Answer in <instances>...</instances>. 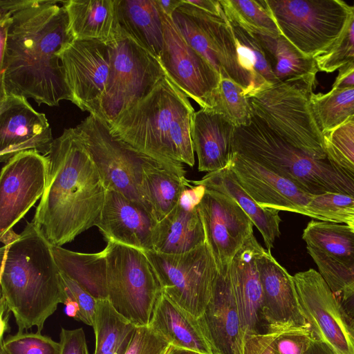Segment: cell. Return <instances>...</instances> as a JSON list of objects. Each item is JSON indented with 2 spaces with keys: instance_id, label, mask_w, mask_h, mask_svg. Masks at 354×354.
Here are the masks:
<instances>
[{
  "instance_id": "39",
  "label": "cell",
  "mask_w": 354,
  "mask_h": 354,
  "mask_svg": "<svg viewBox=\"0 0 354 354\" xmlns=\"http://www.w3.org/2000/svg\"><path fill=\"white\" fill-rule=\"evenodd\" d=\"M8 354H59V342L41 333L17 332L1 339Z\"/></svg>"
},
{
  "instance_id": "53",
  "label": "cell",
  "mask_w": 354,
  "mask_h": 354,
  "mask_svg": "<svg viewBox=\"0 0 354 354\" xmlns=\"http://www.w3.org/2000/svg\"><path fill=\"white\" fill-rule=\"evenodd\" d=\"M169 354H199V353L194 352V351H188V350L177 348H175L171 346Z\"/></svg>"
},
{
  "instance_id": "18",
  "label": "cell",
  "mask_w": 354,
  "mask_h": 354,
  "mask_svg": "<svg viewBox=\"0 0 354 354\" xmlns=\"http://www.w3.org/2000/svg\"><path fill=\"white\" fill-rule=\"evenodd\" d=\"M54 139L46 115L33 109L26 97L0 95V160L32 150L47 156Z\"/></svg>"
},
{
  "instance_id": "30",
  "label": "cell",
  "mask_w": 354,
  "mask_h": 354,
  "mask_svg": "<svg viewBox=\"0 0 354 354\" xmlns=\"http://www.w3.org/2000/svg\"><path fill=\"white\" fill-rule=\"evenodd\" d=\"M205 243L203 225L198 210H187L178 204L157 223L152 236L153 250L181 254Z\"/></svg>"
},
{
  "instance_id": "56",
  "label": "cell",
  "mask_w": 354,
  "mask_h": 354,
  "mask_svg": "<svg viewBox=\"0 0 354 354\" xmlns=\"http://www.w3.org/2000/svg\"><path fill=\"white\" fill-rule=\"evenodd\" d=\"M171 345L170 348H169V350L167 351V353L165 354H169L170 351H171Z\"/></svg>"
},
{
  "instance_id": "27",
  "label": "cell",
  "mask_w": 354,
  "mask_h": 354,
  "mask_svg": "<svg viewBox=\"0 0 354 354\" xmlns=\"http://www.w3.org/2000/svg\"><path fill=\"white\" fill-rule=\"evenodd\" d=\"M190 182L194 185H204L233 198L261 234L266 249L270 250L273 248L275 239L280 235L281 219L279 210L259 206L238 182L229 165L221 170L207 173L201 180Z\"/></svg>"
},
{
  "instance_id": "33",
  "label": "cell",
  "mask_w": 354,
  "mask_h": 354,
  "mask_svg": "<svg viewBox=\"0 0 354 354\" xmlns=\"http://www.w3.org/2000/svg\"><path fill=\"white\" fill-rule=\"evenodd\" d=\"M136 326L119 314L108 299H98L93 326L94 354H124Z\"/></svg>"
},
{
  "instance_id": "28",
  "label": "cell",
  "mask_w": 354,
  "mask_h": 354,
  "mask_svg": "<svg viewBox=\"0 0 354 354\" xmlns=\"http://www.w3.org/2000/svg\"><path fill=\"white\" fill-rule=\"evenodd\" d=\"M62 3L74 40H115L119 30L116 0H66Z\"/></svg>"
},
{
  "instance_id": "25",
  "label": "cell",
  "mask_w": 354,
  "mask_h": 354,
  "mask_svg": "<svg viewBox=\"0 0 354 354\" xmlns=\"http://www.w3.org/2000/svg\"><path fill=\"white\" fill-rule=\"evenodd\" d=\"M149 326L172 346L199 354H216L198 318L178 306L163 292Z\"/></svg>"
},
{
  "instance_id": "46",
  "label": "cell",
  "mask_w": 354,
  "mask_h": 354,
  "mask_svg": "<svg viewBox=\"0 0 354 354\" xmlns=\"http://www.w3.org/2000/svg\"><path fill=\"white\" fill-rule=\"evenodd\" d=\"M206 187L201 185H192L181 194L178 204L187 210H194L198 207L206 192Z\"/></svg>"
},
{
  "instance_id": "6",
  "label": "cell",
  "mask_w": 354,
  "mask_h": 354,
  "mask_svg": "<svg viewBox=\"0 0 354 354\" xmlns=\"http://www.w3.org/2000/svg\"><path fill=\"white\" fill-rule=\"evenodd\" d=\"M316 81L278 82L249 97L254 116L287 142L319 160H326L324 136L315 119L311 96Z\"/></svg>"
},
{
  "instance_id": "52",
  "label": "cell",
  "mask_w": 354,
  "mask_h": 354,
  "mask_svg": "<svg viewBox=\"0 0 354 354\" xmlns=\"http://www.w3.org/2000/svg\"><path fill=\"white\" fill-rule=\"evenodd\" d=\"M337 129L354 141V114Z\"/></svg>"
},
{
  "instance_id": "34",
  "label": "cell",
  "mask_w": 354,
  "mask_h": 354,
  "mask_svg": "<svg viewBox=\"0 0 354 354\" xmlns=\"http://www.w3.org/2000/svg\"><path fill=\"white\" fill-rule=\"evenodd\" d=\"M228 20L253 35H281L267 0L219 1Z\"/></svg>"
},
{
  "instance_id": "1",
  "label": "cell",
  "mask_w": 354,
  "mask_h": 354,
  "mask_svg": "<svg viewBox=\"0 0 354 354\" xmlns=\"http://www.w3.org/2000/svg\"><path fill=\"white\" fill-rule=\"evenodd\" d=\"M10 17L0 57V95L32 98L55 106L71 100L59 53L74 39L62 1L0 0Z\"/></svg>"
},
{
  "instance_id": "20",
  "label": "cell",
  "mask_w": 354,
  "mask_h": 354,
  "mask_svg": "<svg viewBox=\"0 0 354 354\" xmlns=\"http://www.w3.org/2000/svg\"><path fill=\"white\" fill-rule=\"evenodd\" d=\"M257 265L263 295V315L268 330L304 327L306 322L293 279L270 250L262 248Z\"/></svg>"
},
{
  "instance_id": "47",
  "label": "cell",
  "mask_w": 354,
  "mask_h": 354,
  "mask_svg": "<svg viewBox=\"0 0 354 354\" xmlns=\"http://www.w3.org/2000/svg\"><path fill=\"white\" fill-rule=\"evenodd\" d=\"M332 88L354 86V62L341 68Z\"/></svg>"
},
{
  "instance_id": "12",
  "label": "cell",
  "mask_w": 354,
  "mask_h": 354,
  "mask_svg": "<svg viewBox=\"0 0 354 354\" xmlns=\"http://www.w3.org/2000/svg\"><path fill=\"white\" fill-rule=\"evenodd\" d=\"M293 279L302 313L315 339L335 354H354V329L339 301L314 269L299 272Z\"/></svg>"
},
{
  "instance_id": "21",
  "label": "cell",
  "mask_w": 354,
  "mask_h": 354,
  "mask_svg": "<svg viewBox=\"0 0 354 354\" xmlns=\"http://www.w3.org/2000/svg\"><path fill=\"white\" fill-rule=\"evenodd\" d=\"M263 247L252 234L233 258L228 275L236 298L243 339L268 331L257 259Z\"/></svg>"
},
{
  "instance_id": "23",
  "label": "cell",
  "mask_w": 354,
  "mask_h": 354,
  "mask_svg": "<svg viewBox=\"0 0 354 354\" xmlns=\"http://www.w3.org/2000/svg\"><path fill=\"white\" fill-rule=\"evenodd\" d=\"M198 319L216 354H243V335L228 272L218 273L211 299Z\"/></svg>"
},
{
  "instance_id": "26",
  "label": "cell",
  "mask_w": 354,
  "mask_h": 354,
  "mask_svg": "<svg viewBox=\"0 0 354 354\" xmlns=\"http://www.w3.org/2000/svg\"><path fill=\"white\" fill-rule=\"evenodd\" d=\"M183 163L148 158L143 165L142 188L155 219L159 222L177 205L182 192L191 187Z\"/></svg>"
},
{
  "instance_id": "54",
  "label": "cell",
  "mask_w": 354,
  "mask_h": 354,
  "mask_svg": "<svg viewBox=\"0 0 354 354\" xmlns=\"http://www.w3.org/2000/svg\"><path fill=\"white\" fill-rule=\"evenodd\" d=\"M346 225H348L354 232V209L352 210L349 216Z\"/></svg>"
},
{
  "instance_id": "11",
  "label": "cell",
  "mask_w": 354,
  "mask_h": 354,
  "mask_svg": "<svg viewBox=\"0 0 354 354\" xmlns=\"http://www.w3.org/2000/svg\"><path fill=\"white\" fill-rule=\"evenodd\" d=\"M75 130L89 151L106 189L122 194L151 213L142 188L143 165L149 157L113 136L107 122L95 115L90 114Z\"/></svg>"
},
{
  "instance_id": "45",
  "label": "cell",
  "mask_w": 354,
  "mask_h": 354,
  "mask_svg": "<svg viewBox=\"0 0 354 354\" xmlns=\"http://www.w3.org/2000/svg\"><path fill=\"white\" fill-rule=\"evenodd\" d=\"M274 332L245 337L243 342V354H275L272 348Z\"/></svg>"
},
{
  "instance_id": "48",
  "label": "cell",
  "mask_w": 354,
  "mask_h": 354,
  "mask_svg": "<svg viewBox=\"0 0 354 354\" xmlns=\"http://www.w3.org/2000/svg\"><path fill=\"white\" fill-rule=\"evenodd\" d=\"M190 5L215 15H220L222 6L219 1L214 0H186Z\"/></svg>"
},
{
  "instance_id": "40",
  "label": "cell",
  "mask_w": 354,
  "mask_h": 354,
  "mask_svg": "<svg viewBox=\"0 0 354 354\" xmlns=\"http://www.w3.org/2000/svg\"><path fill=\"white\" fill-rule=\"evenodd\" d=\"M324 136L326 159L354 181V141L337 129Z\"/></svg>"
},
{
  "instance_id": "4",
  "label": "cell",
  "mask_w": 354,
  "mask_h": 354,
  "mask_svg": "<svg viewBox=\"0 0 354 354\" xmlns=\"http://www.w3.org/2000/svg\"><path fill=\"white\" fill-rule=\"evenodd\" d=\"M194 112L189 97L165 74L147 95L108 124L113 136L138 152L192 167Z\"/></svg>"
},
{
  "instance_id": "16",
  "label": "cell",
  "mask_w": 354,
  "mask_h": 354,
  "mask_svg": "<svg viewBox=\"0 0 354 354\" xmlns=\"http://www.w3.org/2000/svg\"><path fill=\"white\" fill-rule=\"evenodd\" d=\"M163 47L160 62L168 77L201 109H210L220 76L185 41L172 18L161 10Z\"/></svg>"
},
{
  "instance_id": "49",
  "label": "cell",
  "mask_w": 354,
  "mask_h": 354,
  "mask_svg": "<svg viewBox=\"0 0 354 354\" xmlns=\"http://www.w3.org/2000/svg\"><path fill=\"white\" fill-rule=\"evenodd\" d=\"M338 301L354 329V292Z\"/></svg>"
},
{
  "instance_id": "9",
  "label": "cell",
  "mask_w": 354,
  "mask_h": 354,
  "mask_svg": "<svg viewBox=\"0 0 354 354\" xmlns=\"http://www.w3.org/2000/svg\"><path fill=\"white\" fill-rule=\"evenodd\" d=\"M281 35L308 57L325 52L339 36L349 4L341 0H267Z\"/></svg>"
},
{
  "instance_id": "29",
  "label": "cell",
  "mask_w": 354,
  "mask_h": 354,
  "mask_svg": "<svg viewBox=\"0 0 354 354\" xmlns=\"http://www.w3.org/2000/svg\"><path fill=\"white\" fill-rule=\"evenodd\" d=\"M119 27L158 59L163 47V25L156 0H116Z\"/></svg>"
},
{
  "instance_id": "10",
  "label": "cell",
  "mask_w": 354,
  "mask_h": 354,
  "mask_svg": "<svg viewBox=\"0 0 354 354\" xmlns=\"http://www.w3.org/2000/svg\"><path fill=\"white\" fill-rule=\"evenodd\" d=\"M162 292L178 306L197 318L203 314L213 294L218 272L205 243L181 254L143 251Z\"/></svg>"
},
{
  "instance_id": "5",
  "label": "cell",
  "mask_w": 354,
  "mask_h": 354,
  "mask_svg": "<svg viewBox=\"0 0 354 354\" xmlns=\"http://www.w3.org/2000/svg\"><path fill=\"white\" fill-rule=\"evenodd\" d=\"M233 152L286 177L308 194L334 192L354 196L353 180L327 159H316L293 147L254 115L248 124L236 127Z\"/></svg>"
},
{
  "instance_id": "32",
  "label": "cell",
  "mask_w": 354,
  "mask_h": 354,
  "mask_svg": "<svg viewBox=\"0 0 354 354\" xmlns=\"http://www.w3.org/2000/svg\"><path fill=\"white\" fill-rule=\"evenodd\" d=\"M254 35L278 81L297 79L316 81L319 69L314 58L303 55L283 35Z\"/></svg>"
},
{
  "instance_id": "17",
  "label": "cell",
  "mask_w": 354,
  "mask_h": 354,
  "mask_svg": "<svg viewBox=\"0 0 354 354\" xmlns=\"http://www.w3.org/2000/svg\"><path fill=\"white\" fill-rule=\"evenodd\" d=\"M198 210L205 243L218 273L225 274L236 254L253 234L254 224L233 198L207 188Z\"/></svg>"
},
{
  "instance_id": "55",
  "label": "cell",
  "mask_w": 354,
  "mask_h": 354,
  "mask_svg": "<svg viewBox=\"0 0 354 354\" xmlns=\"http://www.w3.org/2000/svg\"><path fill=\"white\" fill-rule=\"evenodd\" d=\"M0 354H8L1 346H0Z\"/></svg>"
},
{
  "instance_id": "38",
  "label": "cell",
  "mask_w": 354,
  "mask_h": 354,
  "mask_svg": "<svg viewBox=\"0 0 354 354\" xmlns=\"http://www.w3.org/2000/svg\"><path fill=\"white\" fill-rule=\"evenodd\" d=\"M353 209L354 196L326 192L311 196L306 216L321 221L346 224Z\"/></svg>"
},
{
  "instance_id": "36",
  "label": "cell",
  "mask_w": 354,
  "mask_h": 354,
  "mask_svg": "<svg viewBox=\"0 0 354 354\" xmlns=\"http://www.w3.org/2000/svg\"><path fill=\"white\" fill-rule=\"evenodd\" d=\"M212 110L230 120L236 127L248 124L253 113L244 89L230 78L220 75L218 84L212 98Z\"/></svg>"
},
{
  "instance_id": "15",
  "label": "cell",
  "mask_w": 354,
  "mask_h": 354,
  "mask_svg": "<svg viewBox=\"0 0 354 354\" xmlns=\"http://www.w3.org/2000/svg\"><path fill=\"white\" fill-rule=\"evenodd\" d=\"M48 160L35 151L20 152L2 167L0 176V238L13 232L19 222L41 198Z\"/></svg>"
},
{
  "instance_id": "37",
  "label": "cell",
  "mask_w": 354,
  "mask_h": 354,
  "mask_svg": "<svg viewBox=\"0 0 354 354\" xmlns=\"http://www.w3.org/2000/svg\"><path fill=\"white\" fill-rule=\"evenodd\" d=\"M319 71L333 73L354 62V4L339 36L323 53L315 58Z\"/></svg>"
},
{
  "instance_id": "3",
  "label": "cell",
  "mask_w": 354,
  "mask_h": 354,
  "mask_svg": "<svg viewBox=\"0 0 354 354\" xmlns=\"http://www.w3.org/2000/svg\"><path fill=\"white\" fill-rule=\"evenodd\" d=\"M1 304L12 312L18 332L36 326L65 304L61 272L52 245L32 221L1 248Z\"/></svg>"
},
{
  "instance_id": "8",
  "label": "cell",
  "mask_w": 354,
  "mask_h": 354,
  "mask_svg": "<svg viewBox=\"0 0 354 354\" xmlns=\"http://www.w3.org/2000/svg\"><path fill=\"white\" fill-rule=\"evenodd\" d=\"M97 118L107 124L147 95L165 75L160 60L120 27Z\"/></svg>"
},
{
  "instance_id": "22",
  "label": "cell",
  "mask_w": 354,
  "mask_h": 354,
  "mask_svg": "<svg viewBox=\"0 0 354 354\" xmlns=\"http://www.w3.org/2000/svg\"><path fill=\"white\" fill-rule=\"evenodd\" d=\"M158 221L139 203L106 189L96 227L106 239L142 251L153 250L152 236Z\"/></svg>"
},
{
  "instance_id": "2",
  "label": "cell",
  "mask_w": 354,
  "mask_h": 354,
  "mask_svg": "<svg viewBox=\"0 0 354 354\" xmlns=\"http://www.w3.org/2000/svg\"><path fill=\"white\" fill-rule=\"evenodd\" d=\"M46 187L32 222L52 245L62 246L95 226L106 189L75 128L54 139Z\"/></svg>"
},
{
  "instance_id": "35",
  "label": "cell",
  "mask_w": 354,
  "mask_h": 354,
  "mask_svg": "<svg viewBox=\"0 0 354 354\" xmlns=\"http://www.w3.org/2000/svg\"><path fill=\"white\" fill-rule=\"evenodd\" d=\"M311 104L322 133L333 131L354 114V86L331 88L326 93H313Z\"/></svg>"
},
{
  "instance_id": "43",
  "label": "cell",
  "mask_w": 354,
  "mask_h": 354,
  "mask_svg": "<svg viewBox=\"0 0 354 354\" xmlns=\"http://www.w3.org/2000/svg\"><path fill=\"white\" fill-rule=\"evenodd\" d=\"M171 344L148 326H136L124 354H165Z\"/></svg>"
},
{
  "instance_id": "41",
  "label": "cell",
  "mask_w": 354,
  "mask_h": 354,
  "mask_svg": "<svg viewBox=\"0 0 354 354\" xmlns=\"http://www.w3.org/2000/svg\"><path fill=\"white\" fill-rule=\"evenodd\" d=\"M61 272V279L66 295L65 305L72 304L74 319L93 326L98 299L76 281Z\"/></svg>"
},
{
  "instance_id": "19",
  "label": "cell",
  "mask_w": 354,
  "mask_h": 354,
  "mask_svg": "<svg viewBox=\"0 0 354 354\" xmlns=\"http://www.w3.org/2000/svg\"><path fill=\"white\" fill-rule=\"evenodd\" d=\"M229 167L259 206L306 215L312 194L289 179L235 152L232 154Z\"/></svg>"
},
{
  "instance_id": "50",
  "label": "cell",
  "mask_w": 354,
  "mask_h": 354,
  "mask_svg": "<svg viewBox=\"0 0 354 354\" xmlns=\"http://www.w3.org/2000/svg\"><path fill=\"white\" fill-rule=\"evenodd\" d=\"M160 10L165 14L172 17L174 12L179 7L181 0H156Z\"/></svg>"
},
{
  "instance_id": "7",
  "label": "cell",
  "mask_w": 354,
  "mask_h": 354,
  "mask_svg": "<svg viewBox=\"0 0 354 354\" xmlns=\"http://www.w3.org/2000/svg\"><path fill=\"white\" fill-rule=\"evenodd\" d=\"M108 300L123 317L135 326H148L161 286L143 251L107 241Z\"/></svg>"
},
{
  "instance_id": "14",
  "label": "cell",
  "mask_w": 354,
  "mask_h": 354,
  "mask_svg": "<svg viewBox=\"0 0 354 354\" xmlns=\"http://www.w3.org/2000/svg\"><path fill=\"white\" fill-rule=\"evenodd\" d=\"M302 239L337 299L354 292V232L346 224L310 221Z\"/></svg>"
},
{
  "instance_id": "51",
  "label": "cell",
  "mask_w": 354,
  "mask_h": 354,
  "mask_svg": "<svg viewBox=\"0 0 354 354\" xmlns=\"http://www.w3.org/2000/svg\"><path fill=\"white\" fill-rule=\"evenodd\" d=\"M307 354H335L324 342L314 339L310 344Z\"/></svg>"
},
{
  "instance_id": "42",
  "label": "cell",
  "mask_w": 354,
  "mask_h": 354,
  "mask_svg": "<svg viewBox=\"0 0 354 354\" xmlns=\"http://www.w3.org/2000/svg\"><path fill=\"white\" fill-rule=\"evenodd\" d=\"M272 331V348L275 354H307L315 339L310 326Z\"/></svg>"
},
{
  "instance_id": "24",
  "label": "cell",
  "mask_w": 354,
  "mask_h": 354,
  "mask_svg": "<svg viewBox=\"0 0 354 354\" xmlns=\"http://www.w3.org/2000/svg\"><path fill=\"white\" fill-rule=\"evenodd\" d=\"M235 129L233 123L212 110L194 112L191 137L199 171L210 173L229 165Z\"/></svg>"
},
{
  "instance_id": "44",
  "label": "cell",
  "mask_w": 354,
  "mask_h": 354,
  "mask_svg": "<svg viewBox=\"0 0 354 354\" xmlns=\"http://www.w3.org/2000/svg\"><path fill=\"white\" fill-rule=\"evenodd\" d=\"M59 342V354H89L82 328L72 330L62 328Z\"/></svg>"
},
{
  "instance_id": "31",
  "label": "cell",
  "mask_w": 354,
  "mask_h": 354,
  "mask_svg": "<svg viewBox=\"0 0 354 354\" xmlns=\"http://www.w3.org/2000/svg\"><path fill=\"white\" fill-rule=\"evenodd\" d=\"M52 250L60 272L76 281L96 299H108L104 249L97 253H82L52 245Z\"/></svg>"
},
{
  "instance_id": "13",
  "label": "cell",
  "mask_w": 354,
  "mask_h": 354,
  "mask_svg": "<svg viewBox=\"0 0 354 354\" xmlns=\"http://www.w3.org/2000/svg\"><path fill=\"white\" fill-rule=\"evenodd\" d=\"M112 42L75 39L59 53L70 101L96 117L108 82Z\"/></svg>"
}]
</instances>
